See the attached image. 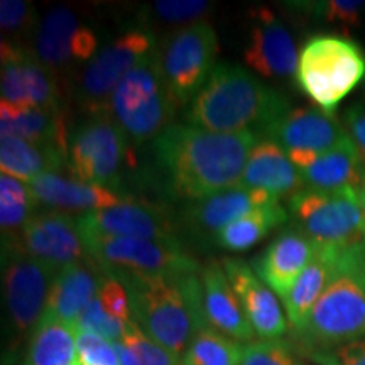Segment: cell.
Masks as SVG:
<instances>
[{"label":"cell","mask_w":365,"mask_h":365,"mask_svg":"<svg viewBox=\"0 0 365 365\" xmlns=\"http://www.w3.org/2000/svg\"><path fill=\"white\" fill-rule=\"evenodd\" d=\"M202 284L205 314L210 327L237 341H254L255 333L245 318L222 262H208L202 269Z\"/></svg>","instance_id":"24"},{"label":"cell","mask_w":365,"mask_h":365,"mask_svg":"<svg viewBox=\"0 0 365 365\" xmlns=\"http://www.w3.org/2000/svg\"><path fill=\"white\" fill-rule=\"evenodd\" d=\"M307 357L317 365H365V339L323 349H308Z\"/></svg>","instance_id":"39"},{"label":"cell","mask_w":365,"mask_h":365,"mask_svg":"<svg viewBox=\"0 0 365 365\" xmlns=\"http://www.w3.org/2000/svg\"><path fill=\"white\" fill-rule=\"evenodd\" d=\"M0 26L4 34L21 36L34 26L33 6L24 0H2L0 2Z\"/></svg>","instance_id":"42"},{"label":"cell","mask_w":365,"mask_h":365,"mask_svg":"<svg viewBox=\"0 0 365 365\" xmlns=\"http://www.w3.org/2000/svg\"><path fill=\"white\" fill-rule=\"evenodd\" d=\"M357 193V198H359V205H360V210H362V217H364V227H365V178H364V182L360 185V188L355 191Z\"/></svg>","instance_id":"45"},{"label":"cell","mask_w":365,"mask_h":365,"mask_svg":"<svg viewBox=\"0 0 365 365\" xmlns=\"http://www.w3.org/2000/svg\"><path fill=\"white\" fill-rule=\"evenodd\" d=\"M259 134H220L173 124L153 140L154 158L171 193L191 203L239 186Z\"/></svg>","instance_id":"1"},{"label":"cell","mask_w":365,"mask_h":365,"mask_svg":"<svg viewBox=\"0 0 365 365\" xmlns=\"http://www.w3.org/2000/svg\"><path fill=\"white\" fill-rule=\"evenodd\" d=\"M212 7L207 0H156L149 7V14L161 24H186L205 16ZM200 22V21H198Z\"/></svg>","instance_id":"35"},{"label":"cell","mask_w":365,"mask_h":365,"mask_svg":"<svg viewBox=\"0 0 365 365\" xmlns=\"http://www.w3.org/2000/svg\"><path fill=\"white\" fill-rule=\"evenodd\" d=\"M78 328L44 313L29 336L24 365H76Z\"/></svg>","instance_id":"30"},{"label":"cell","mask_w":365,"mask_h":365,"mask_svg":"<svg viewBox=\"0 0 365 365\" xmlns=\"http://www.w3.org/2000/svg\"><path fill=\"white\" fill-rule=\"evenodd\" d=\"M244 349L225 333L207 327L193 335L182 354V365H240Z\"/></svg>","instance_id":"32"},{"label":"cell","mask_w":365,"mask_h":365,"mask_svg":"<svg viewBox=\"0 0 365 365\" xmlns=\"http://www.w3.org/2000/svg\"><path fill=\"white\" fill-rule=\"evenodd\" d=\"M317 252V245L294 227L286 228L267 249L254 259L252 269L274 293L284 299L291 287L307 269Z\"/></svg>","instance_id":"22"},{"label":"cell","mask_w":365,"mask_h":365,"mask_svg":"<svg viewBox=\"0 0 365 365\" xmlns=\"http://www.w3.org/2000/svg\"><path fill=\"white\" fill-rule=\"evenodd\" d=\"M289 108L284 95L264 85L245 68L220 63L186 107L185 120L220 134H266Z\"/></svg>","instance_id":"3"},{"label":"cell","mask_w":365,"mask_h":365,"mask_svg":"<svg viewBox=\"0 0 365 365\" xmlns=\"http://www.w3.org/2000/svg\"><path fill=\"white\" fill-rule=\"evenodd\" d=\"M2 100L17 105L63 108L56 75L46 68L29 49L2 39Z\"/></svg>","instance_id":"16"},{"label":"cell","mask_w":365,"mask_h":365,"mask_svg":"<svg viewBox=\"0 0 365 365\" xmlns=\"http://www.w3.org/2000/svg\"><path fill=\"white\" fill-rule=\"evenodd\" d=\"M97 51L95 31L85 26L70 7L51 9L36 29L33 53L54 75L73 65H86Z\"/></svg>","instance_id":"14"},{"label":"cell","mask_w":365,"mask_h":365,"mask_svg":"<svg viewBox=\"0 0 365 365\" xmlns=\"http://www.w3.org/2000/svg\"><path fill=\"white\" fill-rule=\"evenodd\" d=\"M108 274L125 286L137 327L178 357L182 359L196 331L210 327L203 307L202 271L176 277Z\"/></svg>","instance_id":"2"},{"label":"cell","mask_w":365,"mask_h":365,"mask_svg":"<svg viewBox=\"0 0 365 365\" xmlns=\"http://www.w3.org/2000/svg\"><path fill=\"white\" fill-rule=\"evenodd\" d=\"M76 365H120L112 341L91 331L78 330Z\"/></svg>","instance_id":"37"},{"label":"cell","mask_w":365,"mask_h":365,"mask_svg":"<svg viewBox=\"0 0 365 365\" xmlns=\"http://www.w3.org/2000/svg\"><path fill=\"white\" fill-rule=\"evenodd\" d=\"M298 365H303V364H299V362H298Z\"/></svg>","instance_id":"46"},{"label":"cell","mask_w":365,"mask_h":365,"mask_svg":"<svg viewBox=\"0 0 365 365\" xmlns=\"http://www.w3.org/2000/svg\"><path fill=\"white\" fill-rule=\"evenodd\" d=\"M296 230L319 249L349 250L365 242L362 210L355 191L304 188L289 198Z\"/></svg>","instance_id":"7"},{"label":"cell","mask_w":365,"mask_h":365,"mask_svg":"<svg viewBox=\"0 0 365 365\" xmlns=\"http://www.w3.org/2000/svg\"><path fill=\"white\" fill-rule=\"evenodd\" d=\"M313 11L328 24L341 27L345 33L357 29L362 24L365 2L359 0H328V2L314 4Z\"/></svg>","instance_id":"36"},{"label":"cell","mask_w":365,"mask_h":365,"mask_svg":"<svg viewBox=\"0 0 365 365\" xmlns=\"http://www.w3.org/2000/svg\"><path fill=\"white\" fill-rule=\"evenodd\" d=\"M78 220L83 239H143L176 242V225L166 210L132 200L115 207L81 215Z\"/></svg>","instance_id":"15"},{"label":"cell","mask_w":365,"mask_h":365,"mask_svg":"<svg viewBox=\"0 0 365 365\" xmlns=\"http://www.w3.org/2000/svg\"><path fill=\"white\" fill-rule=\"evenodd\" d=\"M345 124L346 132H349L350 139L359 149L360 156L365 163V107L364 105H352L349 110L345 112Z\"/></svg>","instance_id":"43"},{"label":"cell","mask_w":365,"mask_h":365,"mask_svg":"<svg viewBox=\"0 0 365 365\" xmlns=\"http://www.w3.org/2000/svg\"><path fill=\"white\" fill-rule=\"evenodd\" d=\"M34 207L27 185L9 175L0 176V227L4 242L14 240L21 234L33 218Z\"/></svg>","instance_id":"33"},{"label":"cell","mask_w":365,"mask_h":365,"mask_svg":"<svg viewBox=\"0 0 365 365\" xmlns=\"http://www.w3.org/2000/svg\"><path fill=\"white\" fill-rule=\"evenodd\" d=\"M215 29L200 21L178 31L159 49L163 75L180 107L191 103L217 68Z\"/></svg>","instance_id":"9"},{"label":"cell","mask_w":365,"mask_h":365,"mask_svg":"<svg viewBox=\"0 0 365 365\" xmlns=\"http://www.w3.org/2000/svg\"><path fill=\"white\" fill-rule=\"evenodd\" d=\"M274 202H279V200L264 190L234 186V188L222 191V193L188 205L185 210L182 222L196 235L210 237L213 240L218 232L230 225L232 222L247 215L254 208Z\"/></svg>","instance_id":"23"},{"label":"cell","mask_w":365,"mask_h":365,"mask_svg":"<svg viewBox=\"0 0 365 365\" xmlns=\"http://www.w3.org/2000/svg\"><path fill=\"white\" fill-rule=\"evenodd\" d=\"M65 164H68V154L54 145L29 143L11 135L0 139L2 175L29 182L44 173L58 171Z\"/></svg>","instance_id":"29"},{"label":"cell","mask_w":365,"mask_h":365,"mask_svg":"<svg viewBox=\"0 0 365 365\" xmlns=\"http://www.w3.org/2000/svg\"><path fill=\"white\" fill-rule=\"evenodd\" d=\"M135 355L139 365H182V359L170 350L150 340L145 333L137 327L134 319L125 323V330L122 340Z\"/></svg>","instance_id":"34"},{"label":"cell","mask_w":365,"mask_h":365,"mask_svg":"<svg viewBox=\"0 0 365 365\" xmlns=\"http://www.w3.org/2000/svg\"><path fill=\"white\" fill-rule=\"evenodd\" d=\"M130 144L110 115H88L68 140V166L73 178L115 190L125 171L135 166Z\"/></svg>","instance_id":"8"},{"label":"cell","mask_w":365,"mask_h":365,"mask_svg":"<svg viewBox=\"0 0 365 365\" xmlns=\"http://www.w3.org/2000/svg\"><path fill=\"white\" fill-rule=\"evenodd\" d=\"M178 107L163 75L156 48L120 80L108 100L107 115L132 144H143L173 125Z\"/></svg>","instance_id":"5"},{"label":"cell","mask_w":365,"mask_h":365,"mask_svg":"<svg viewBox=\"0 0 365 365\" xmlns=\"http://www.w3.org/2000/svg\"><path fill=\"white\" fill-rule=\"evenodd\" d=\"M365 76V53L341 36H313L301 48L296 83L319 110L333 115L336 107Z\"/></svg>","instance_id":"6"},{"label":"cell","mask_w":365,"mask_h":365,"mask_svg":"<svg viewBox=\"0 0 365 365\" xmlns=\"http://www.w3.org/2000/svg\"><path fill=\"white\" fill-rule=\"evenodd\" d=\"M156 49L153 34L132 29L117 36L83 66L76 78L75 98L88 115L107 113V105L120 80L140 59Z\"/></svg>","instance_id":"10"},{"label":"cell","mask_w":365,"mask_h":365,"mask_svg":"<svg viewBox=\"0 0 365 365\" xmlns=\"http://www.w3.org/2000/svg\"><path fill=\"white\" fill-rule=\"evenodd\" d=\"M4 250H16L61 271L70 264L90 259L78 220L61 212L34 213L14 240L4 242Z\"/></svg>","instance_id":"13"},{"label":"cell","mask_w":365,"mask_h":365,"mask_svg":"<svg viewBox=\"0 0 365 365\" xmlns=\"http://www.w3.org/2000/svg\"><path fill=\"white\" fill-rule=\"evenodd\" d=\"M304 188L317 191H357L365 178V163L352 139L325 153H289Z\"/></svg>","instance_id":"19"},{"label":"cell","mask_w":365,"mask_h":365,"mask_svg":"<svg viewBox=\"0 0 365 365\" xmlns=\"http://www.w3.org/2000/svg\"><path fill=\"white\" fill-rule=\"evenodd\" d=\"M76 328L81 331L97 333V335L103 336L105 340L112 341L113 344V341L122 340V336H124L125 323L108 317V314L103 312L98 298H95L93 303L85 309L83 314H81L78 323H76Z\"/></svg>","instance_id":"41"},{"label":"cell","mask_w":365,"mask_h":365,"mask_svg":"<svg viewBox=\"0 0 365 365\" xmlns=\"http://www.w3.org/2000/svg\"><path fill=\"white\" fill-rule=\"evenodd\" d=\"M59 271L29 255L4 250V303L14 346L33 335Z\"/></svg>","instance_id":"11"},{"label":"cell","mask_w":365,"mask_h":365,"mask_svg":"<svg viewBox=\"0 0 365 365\" xmlns=\"http://www.w3.org/2000/svg\"><path fill=\"white\" fill-rule=\"evenodd\" d=\"M222 266L255 336L261 340H279L284 336L287 333V317L271 287L247 262L223 259Z\"/></svg>","instance_id":"18"},{"label":"cell","mask_w":365,"mask_h":365,"mask_svg":"<svg viewBox=\"0 0 365 365\" xmlns=\"http://www.w3.org/2000/svg\"><path fill=\"white\" fill-rule=\"evenodd\" d=\"M113 349H115L118 364L120 365H139L137 364L135 355L132 354V350L124 344V341H120V340L113 341Z\"/></svg>","instance_id":"44"},{"label":"cell","mask_w":365,"mask_h":365,"mask_svg":"<svg viewBox=\"0 0 365 365\" xmlns=\"http://www.w3.org/2000/svg\"><path fill=\"white\" fill-rule=\"evenodd\" d=\"M34 205L61 213H93L115 207L127 198L105 186L90 185L76 178L63 176L58 171L44 173L26 182Z\"/></svg>","instance_id":"21"},{"label":"cell","mask_w":365,"mask_h":365,"mask_svg":"<svg viewBox=\"0 0 365 365\" xmlns=\"http://www.w3.org/2000/svg\"><path fill=\"white\" fill-rule=\"evenodd\" d=\"M103 274V269L91 257L63 267L54 277L46 313L76 325L97 298Z\"/></svg>","instance_id":"26"},{"label":"cell","mask_w":365,"mask_h":365,"mask_svg":"<svg viewBox=\"0 0 365 365\" xmlns=\"http://www.w3.org/2000/svg\"><path fill=\"white\" fill-rule=\"evenodd\" d=\"M0 132L2 137H19L36 144L54 145L68 154L70 130L63 108H44L34 105H17L2 100L0 103Z\"/></svg>","instance_id":"27"},{"label":"cell","mask_w":365,"mask_h":365,"mask_svg":"<svg viewBox=\"0 0 365 365\" xmlns=\"http://www.w3.org/2000/svg\"><path fill=\"white\" fill-rule=\"evenodd\" d=\"M286 220L287 212L279 202L264 205L222 228L213 242L218 247L230 250V252H245L266 239Z\"/></svg>","instance_id":"31"},{"label":"cell","mask_w":365,"mask_h":365,"mask_svg":"<svg viewBox=\"0 0 365 365\" xmlns=\"http://www.w3.org/2000/svg\"><path fill=\"white\" fill-rule=\"evenodd\" d=\"M264 135L287 154L325 153L349 139V132L339 118L317 107H291Z\"/></svg>","instance_id":"17"},{"label":"cell","mask_w":365,"mask_h":365,"mask_svg":"<svg viewBox=\"0 0 365 365\" xmlns=\"http://www.w3.org/2000/svg\"><path fill=\"white\" fill-rule=\"evenodd\" d=\"M98 301L102 304L103 312L118 322L127 323L132 319L129 294H127L125 286L117 279L113 274L105 272L100 282Z\"/></svg>","instance_id":"38"},{"label":"cell","mask_w":365,"mask_h":365,"mask_svg":"<svg viewBox=\"0 0 365 365\" xmlns=\"http://www.w3.org/2000/svg\"><path fill=\"white\" fill-rule=\"evenodd\" d=\"M252 19L250 39L244 51L245 63L266 78L296 75L299 54L284 24L269 9H257Z\"/></svg>","instance_id":"20"},{"label":"cell","mask_w":365,"mask_h":365,"mask_svg":"<svg viewBox=\"0 0 365 365\" xmlns=\"http://www.w3.org/2000/svg\"><path fill=\"white\" fill-rule=\"evenodd\" d=\"M344 250H330L317 247L313 259L296 279L294 286L282 299L284 304L287 322L293 325L294 330H299L307 322L308 314L323 291L327 289L328 282L333 279L340 266V255Z\"/></svg>","instance_id":"28"},{"label":"cell","mask_w":365,"mask_h":365,"mask_svg":"<svg viewBox=\"0 0 365 365\" xmlns=\"http://www.w3.org/2000/svg\"><path fill=\"white\" fill-rule=\"evenodd\" d=\"M296 333L308 349L365 339V242L341 252L339 271Z\"/></svg>","instance_id":"4"},{"label":"cell","mask_w":365,"mask_h":365,"mask_svg":"<svg viewBox=\"0 0 365 365\" xmlns=\"http://www.w3.org/2000/svg\"><path fill=\"white\" fill-rule=\"evenodd\" d=\"M86 252L105 272L182 276L202 271L180 242L143 239H83Z\"/></svg>","instance_id":"12"},{"label":"cell","mask_w":365,"mask_h":365,"mask_svg":"<svg viewBox=\"0 0 365 365\" xmlns=\"http://www.w3.org/2000/svg\"><path fill=\"white\" fill-rule=\"evenodd\" d=\"M240 365H298L281 340H257L245 345Z\"/></svg>","instance_id":"40"},{"label":"cell","mask_w":365,"mask_h":365,"mask_svg":"<svg viewBox=\"0 0 365 365\" xmlns=\"http://www.w3.org/2000/svg\"><path fill=\"white\" fill-rule=\"evenodd\" d=\"M239 186L264 190L277 200L304 190L299 171L296 170L286 150L269 139H261L250 150Z\"/></svg>","instance_id":"25"}]
</instances>
